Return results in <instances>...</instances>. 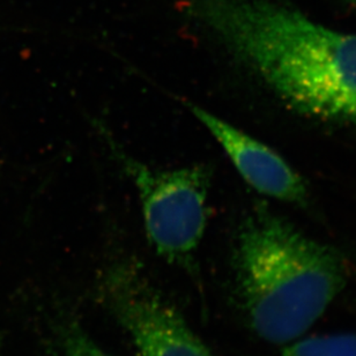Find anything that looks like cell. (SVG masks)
Returning <instances> with one entry per match:
<instances>
[{
	"label": "cell",
	"instance_id": "cell-1",
	"mask_svg": "<svg viewBox=\"0 0 356 356\" xmlns=\"http://www.w3.org/2000/svg\"><path fill=\"white\" fill-rule=\"evenodd\" d=\"M186 13L284 103L356 125V34L267 0H181Z\"/></svg>",
	"mask_w": 356,
	"mask_h": 356
},
{
	"label": "cell",
	"instance_id": "cell-2",
	"mask_svg": "<svg viewBox=\"0 0 356 356\" xmlns=\"http://www.w3.org/2000/svg\"><path fill=\"white\" fill-rule=\"evenodd\" d=\"M235 270L251 327L267 343L284 346L305 336L348 279L338 251L266 212L242 226Z\"/></svg>",
	"mask_w": 356,
	"mask_h": 356
},
{
	"label": "cell",
	"instance_id": "cell-3",
	"mask_svg": "<svg viewBox=\"0 0 356 356\" xmlns=\"http://www.w3.org/2000/svg\"><path fill=\"white\" fill-rule=\"evenodd\" d=\"M97 131L137 190L145 230L153 249L172 264L190 263L209 222L212 177L209 167L153 168L129 154L102 123Z\"/></svg>",
	"mask_w": 356,
	"mask_h": 356
},
{
	"label": "cell",
	"instance_id": "cell-4",
	"mask_svg": "<svg viewBox=\"0 0 356 356\" xmlns=\"http://www.w3.org/2000/svg\"><path fill=\"white\" fill-rule=\"evenodd\" d=\"M103 296L141 356H213L177 309L131 265L106 273Z\"/></svg>",
	"mask_w": 356,
	"mask_h": 356
},
{
	"label": "cell",
	"instance_id": "cell-5",
	"mask_svg": "<svg viewBox=\"0 0 356 356\" xmlns=\"http://www.w3.org/2000/svg\"><path fill=\"white\" fill-rule=\"evenodd\" d=\"M183 103L219 143L251 188L281 202L305 205L308 198L307 185L280 155L202 106L190 101Z\"/></svg>",
	"mask_w": 356,
	"mask_h": 356
},
{
	"label": "cell",
	"instance_id": "cell-6",
	"mask_svg": "<svg viewBox=\"0 0 356 356\" xmlns=\"http://www.w3.org/2000/svg\"><path fill=\"white\" fill-rule=\"evenodd\" d=\"M280 356H356V334L331 333L303 336L284 345Z\"/></svg>",
	"mask_w": 356,
	"mask_h": 356
},
{
	"label": "cell",
	"instance_id": "cell-7",
	"mask_svg": "<svg viewBox=\"0 0 356 356\" xmlns=\"http://www.w3.org/2000/svg\"><path fill=\"white\" fill-rule=\"evenodd\" d=\"M57 356H111L95 343L83 326L64 319L57 326Z\"/></svg>",
	"mask_w": 356,
	"mask_h": 356
},
{
	"label": "cell",
	"instance_id": "cell-8",
	"mask_svg": "<svg viewBox=\"0 0 356 356\" xmlns=\"http://www.w3.org/2000/svg\"><path fill=\"white\" fill-rule=\"evenodd\" d=\"M350 1H352V3H353L354 5H356V0H350Z\"/></svg>",
	"mask_w": 356,
	"mask_h": 356
}]
</instances>
